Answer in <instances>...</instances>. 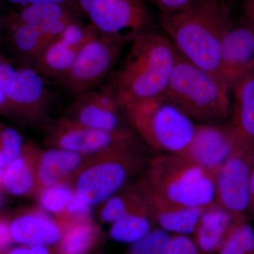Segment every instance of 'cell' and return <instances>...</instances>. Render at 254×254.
I'll use <instances>...</instances> for the list:
<instances>
[{
	"mask_svg": "<svg viewBox=\"0 0 254 254\" xmlns=\"http://www.w3.org/2000/svg\"><path fill=\"white\" fill-rule=\"evenodd\" d=\"M142 175V188L177 204L204 208L216 201L215 177L182 155L159 153Z\"/></svg>",
	"mask_w": 254,
	"mask_h": 254,
	"instance_id": "277c9868",
	"label": "cell"
},
{
	"mask_svg": "<svg viewBox=\"0 0 254 254\" xmlns=\"http://www.w3.org/2000/svg\"><path fill=\"white\" fill-rule=\"evenodd\" d=\"M5 254H50L46 247L43 246H26L18 247L6 252Z\"/></svg>",
	"mask_w": 254,
	"mask_h": 254,
	"instance_id": "836d02e7",
	"label": "cell"
},
{
	"mask_svg": "<svg viewBox=\"0 0 254 254\" xmlns=\"http://www.w3.org/2000/svg\"><path fill=\"white\" fill-rule=\"evenodd\" d=\"M250 190L251 195L250 209H254V165L252 169V172H251Z\"/></svg>",
	"mask_w": 254,
	"mask_h": 254,
	"instance_id": "74e56055",
	"label": "cell"
},
{
	"mask_svg": "<svg viewBox=\"0 0 254 254\" xmlns=\"http://www.w3.org/2000/svg\"><path fill=\"white\" fill-rule=\"evenodd\" d=\"M2 174L3 170L0 168V187H2V185H1V182H2Z\"/></svg>",
	"mask_w": 254,
	"mask_h": 254,
	"instance_id": "ab89813d",
	"label": "cell"
},
{
	"mask_svg": "<svg viewBox=\"0 0 254 254\" xmlns=\"http://www.w3.org/2000/svg\"><path fill=\"white\" fill-rule=\"evenodd\" d=\"M153 223L154 219L145 198L142 204L112 223L110 236L118 242L133 244L154 229Z\"/></svg>",
	"mask_w": 254,
	"mask_h": 254,
	"instance_id": "cb8c5ba5",
	"label": "cell"
},
{
	"mask_svg": "<svg viewBox=\"0 0 254 254\" xmlns=\"http://www.w3.org/2000/svg\"><path fill=\"white\" fill-rule=\"evenodd\" d=\"M229 89L219 75L179 54L165 95L193 121L218 123L230 114Z\"/></svg>",
	"mask_w": 254,
	"mask_h": 254,
	"instance_id": "5b68a950",
	"label": "cell"
},
{
	"mask_svg": "<svg viewBox=\"0 0 254 254\" xmlns=\"http://www.w3.org/2000/svg\"><path fill=\"white\" fill-rule=\"evenodd\" d=\"M88 157L60 148H41L37 165L38 193L47 187L69 183Z\"/></svg>",
	"mask_w": 254,
	"mask_h": 254,
	"instance_id": "2e32d148",
	"label": "cell"
},
{
	"mask_svg": "<svg viewBox=\"0 0 254 254\" xmlns=\"http://www.w3.org/2000/svg\"><path fill=\"white\" fill-rule=\"evenodd\" d=\"M4 1L9 4L18 5L24 7L30 5L48 4V3L66 5L70 0H4Z\"/></svg>",
	"mask_w": 254,
	"mask_h": 254,
	"instance_id": "e575fe53",
	"label": "cell"
},
{
	"mask_svg": "<svg viewBox=\"0 0 254 254\" xmlns=\"http://www.w3.org/2000/svg\"><path fill=\"white\" fill-rule=\"evenodd\" d=\"M11 16L21 22L41 28L50 42L75 21L66 5L55 3L24 6Z\"/></svg>",
	"mask_w": 254,
	"mask_h": 254,
	"instance_id": "ffe728a7",
	"label": "cell"
},
{
	"mask_svg": "<svg viewBox=\"0 0 254 254\" xmlns=\"http://www.w3.org/2000/svg\"><path fill=\"white\" fill-rule=\"evenodd\" d=\"M3 27H4V21H3L1 17H0V41H1V31H2Z\"/></svg>",
	"mask_w": 254,
	"mask_h": 254,
	"instance_id": "f35d334b",
	"label": "cell"
},
{
	"mask_svg": "<svg viewBox=\"0 0 254 254\" xmlns=\"http://www.w3.org/2000/svg\"><path fill=\"white\" fill-rule=\"evenodd\" d=\"M13 241L25 246L58 243L63 237L64 224L41 208H31L18 213L10 222Z\"/></svg>",
	"mask_w": 254,
	"mask_h": 254,
	"instance_id": "9a60e30c",
	"label": "cell"
},
{
	"mask_svg": "<svg viewBox=\"0 0 254 254\" xmlns=\"http://www.w3.org/2000/svg\"><path fill=\"white\" fill-rule=\"evenodd\" d=\"M78 51L56 37L43 50L33 68L43 77L60 79L73 64Z\"/></svg>",
	"mask_w": 254,
	"mask_h": 254,
	"instance_id": "603a6c76",
	"label": "cell"
},
{
	"mask_svg": "<svg viewBox=\"0 0 254 254\" xmlns=\"http://www.w3.org/2000/svg\"><path fill=\"white\" fill-rule=\"evenodd\" d=\"M219 73L230 88L254 74V31L247 25L227 26L222 38Z\"/></svg>",
	"mask_w": 254,
	"mask_h": 254,
	"instance_id": "5bb4252c",
	"label": "cell"
},
{
	"mask_svg": "<svg viewBox=\"0 0 254 254\" xmlns=\"http://www.w3.org/2000/svg\"><path fill=\"white\" fill-rule=\"evenodd\" d=\"M245 11L247 26L254 31V0H245Z\"/></svg>",
	"mask_w": 254,
	"mask_h": 254,
	"instance_id": "d590c367",
	"label": "cell"
},
{
	"mask_svg": "<svg viewBox=\"0 0 254 254\" xmlns=\"http://www.w3.org/2000/svg\"><path fill=\"white\" fill-rule=\"evenodd\" d=\"M254 148L242 141L215 177L216 202L238 218L250 209Z\"/></svg>",
	"mask_w": 254,
	"mask_h": 254,
	"instance_id": "8fae6325",
	"label": "cell"
},
{
	"mask_svg": "<svg viewBox=\"0 0 254 254\" xmlns=\"http://www.w3.org/2000/svg\"><path fill=\"white\" fill-rule=\"evenodd\" d=\"M100 228L91 217L64 225L59 254H87L98 242Z\"/></svg>",
	"mask_w": 254,
	"mask_h": 254,
	"instance_id": "d4e9b609",
	"label": "cell"
},
{
	"mask_svg": "<svg viewBox=\"0 0 254 254\" xmlns=\"http://www.w3.org/2000/svg\"><path fill=\"white\" fill-rule=\"evenodd\" d=\"M11 42L21 56L34 66L37 60L50 43L41 28L18 21L11 15L6 21Z\"/></svg>",
	"mask_w": 254,
	"mask_h": 254,
	"instance_id": "7402d4cb",
	"label": "cell"
},
{
	"mask_svg": "<svg viewBox=\"0 0 254 254\" xmlns=\"http://www.w3.org/2000/svg\"><path fill=\"white\" fill-rule=\"evenodd\" d=\"M74 194L69 183L59 184L40 190L35 198L40 208L55 217L60 216Z\"/></svg>",
	"mask_w": 254,
	"mask_h": 254,
	"instance_id": "83f0119b",
	"label": "cell"
},
{
	"mask_svg": "<svg viewBox=\"0 0 254 254\" xmlns=\"http://www.w3.org/2000/svg\"><path fill=\"white\" fill-rule=\"evenodd\" d=\"M254 252V230L249 224L235 218L226 238L220 247V254H251Z\"/></svg>",
	"mask_w": 254,
	"mask_h": 254,
	"instance_id": "4316f807",
	"label": "cell"
},
{
	"mask_svg": "<svg viewBox=\"0 0 254 254\" xmlns=\"http://www.w3.org/2000/svg\"><path fill=\"white\" fill-rule=\"evenodd\" d=\"M242 141L232 127H222L218 123L199 124L182 156L215 177Z\"/></svg>",
	"mask_w": 254,
	"mask_h": 254,
	"instance_id": "7c38bea8",
	"label": "cell"
},
{
	"mask_svg": "<svg viewBox=\"0 0 254 254\" xmlns=\"http://www.w3.org/2000/svg\"><path fill=\"white\" fill-rule=\"evenodd\" d=\"M43 78L34 68L16 67L0 54V88L11 115L28 123H43L46 118L50 95Z\"/></svg>",
	"mask_w": 254,
	"mask_h": 254,
	"instance_id": "52a82bcc",
	"label": "cell"
},
{
	"mask_svg": "<svg viewBox=\"0 0 254 254\" xmlns=\"http://www.w3.org/2000/svg\"><path fill=\"white\" fill-rule=\"evenodd\" d=\"M24 144L22 136L16 129L0 127V168L4 170L17 158Z\"/></svg>",
	"mask_w": 254,
	"mask_h": 254,
	"instance_id": "f1b7e54d",
	"label": "cell"
},
{
	"mask_svg": "<svg viewBox=\"0 0 254 254\" xmlns=\"http://www.w3.org/2000/svg\"><path fill=\"white\" fill-rule=\"evenodd\" d=\"M91 205L82 199L74 191L63 213L57 217L64 224L70 223L91 217Z\"/></svg>",
	"mask_w": 254,
	"mask_h": 254,
	"instance_id": "4dcf8cb0",
	"label": "cell"
},
{
	"mask_svg": "<svg viewBox=\"0 0 254 254\" xmlns=\"http://www.w3.org/2000/svg\"><path fill=\"white\" fill-rule=\"evenodd\" d=\"M130 127L160 153L184 155L196 125L165 95L123 105Z\"/></svg>",
	"mask_w": 254,
	"mask_h": 254,
	"instance_id": "8992f818",
	"label": "cell"
},
{
	"mask_svg": "<svg viewBox=\"0 0 254 254\" xmlns=\"http://www.w3.org/2000/svg\"><path fill=\"white\" fill-rule=\"evenodd\" d=\"M101 34L124 45L144 33L149 14L143 0H78Z\"/></svg>",
	"mask_w": 254,
	"mask_h": 254,
	"instance_id": "9c48e42d",
	"label": "cell"
},
{
	"mask_svg": "<svg viewBox=\"0 0 254 254\" xmlns=\"http://www.w3.org/2000/svg\"><path fill=\"white\" fill-rule=\"evenodd\" d=\"M235 218L216 201L203 208L194 231L198 249L211 253L220 248Z\"/></svg>",
	"mask_w": 254,
	"mask_h": 254,
	"instance_id": "d6986e66",
	"label": "cell"
},
{
	"mask_svg": "<svg viewBox=\"0 0 254 254\" xmlns=\"http://www.w3.org/2000/svg\"><path fill=\"white\" fill-rule=\"evenodd\" d=\"M159 228L175 235L194 232L203 208H190L177 204L142 188L138 184Z\"/></svg>",
	"mask_w": 254,
	"mask_h": 254,
	"instance_id": "e0dca14e",
	"label": "cell"
},
{
	"mask_svg": "<svg viewBox=\"0 0 254 254\" xmlns=\"http://www.w3.org/2000/svg\"><path fill=\"white\" fill-rule=\"evenodd\" d=\"M150 159L137 138L88 156L69 184L86 203L101 204L143 174Z\"/></svg>",
	"mask_w": 254,
	"mask_h": 254,
	"instance_id": "3957f363",
	"label": "cell"
},
{
	"mask_svg": "<svg viewBox=\"0 0 254 254\" xmlns=\"http://www.w3.org/2000/svg\"><path fill=\"white\" fill-rule=\"evenodd\" d=\"M196 243L186 235H175L169 242L168 254H198Z\"/></svg>",
	"mask_w": 254,
	"mask_h": 254,
	"instance_id": "1f68e13d",
	"label": "cell"
},
{
	"mask_svg": "<svg viewBox=\"0 0 254 254\" xmlns=\"http://www.w3.org/2000/svg\"><path fill=\"white\" fill-rule=\"evenodd\" d=\"M13 242L10 222L0 217V254H5Z\"/></svg>",
	"mask_w": 254,
	"mask_h": 254,
	"instance_id": "d6a6232c",
	"label": "cell"
},
{
	"mask_svg": "<svg viewBox=\"0 0 254 254\" xmlns=\"http://www.w3.org/2000/svg\"><path fill=\"white\" fill-rule=\"evenodd\" d=\"M40 149L33 142L25 143L21 154L3 170L1 185L6 191L17 196H36Z\"/></svg>",
	"mask_w": 254,
	"mask_h": 254,
	"instance_id": "ac0fdd59",
	"label": "cell"
},
{
	"mask_svg": "<svg viewBox=\"0 0 254 254\" xmlns=\"http://www.w3.org/2000/svg\"><path fill=\"white\" fill-rule=\"evenodd\" d=\"M234 124L239 136L254 148V74L234 86Z\"/></svg>",
	"mask_w": 254,
	"mask_h": 254,
	"instance_id": "44dd1931",
	"label": "cell"
},
{
	"mask_svg": "<svg viewBox=\"0 0 254 254\" xmlns=\"http://www.w3.org/2000/svg\"><path fill=\"white\" fill-rule=\"evenodd\" d=\"M0 114L2 115H11L9 103L5 96L4 92L0 88Z\"/></svg>",
	"mask_w": 254,
	"mask_h": 254,
	"instance_id": "8d00e7d4",
	"label": "cell"
},
{
	"mask_svg": "<svg viewBox=\"0 0 254 254\" xmlns=\"http://www.w3.org/2000/svg\"><path fill=\"white\" fill-rule=\"evenodd\" d=\"M123 46L90 25L86 41L78 50L73 64L58 82L76 95L91 91L109 72Z\"/></svg>",
	"mask_w": 254,
	"mask_h": 254,
	"instance_id": "ba28073f",
	"label": "cell"
},
{
	"mask_svg": "<svg viewBox=\"0 0 254 254\" xmlns=\"http://www.w3.org/2000/svg\"><path fill=\"white\" fill-rule=\"evenodd\" d=\"M124 116L125 109L113 90H91L77 95L65 118L95 129L115 131L129 127L125 125Z\"/></svg>",
	"mask_w": 254,
	"mask_h": 254,
	"instance_id": "4fadbf2b",
	"label": "cell"
},
{
	"mask_svg": "<svg viewBox=\"0 0 254 254\" xmlns=\"http://www.w3.org/2000/svg\"><path fill=\"white\" fill-rule=\"evenodd\" d=\"M161 24L182 58L220 76L222 38L229 23L218 0H196L185 9L163 14Z\"/></svg>",
	"mask_w": 254,
	"mask_h": 254,
	"instance_id": "6da1fadb",
	"label": "cell"
},
{
	"mask_svg": "<svg viewBox=\"0 0 254 254\" xmlns=\"http://www.w3.org/2000/svg\"><path fill=\"white\" fill-rule=\"evenodd\" d=\"M113 91L122 105L165 94L179 53L166 36L145 31L131 42Z\"/></svg>",
	"mask_w": 254,
	"mask_h": 254,
	"instance_id": "7a4b0ae2",
	"label": "cell"
},
{
	"mask_svg": "<svg viewBox=\"0 0 254 254\" xmlns=\"http://www.w3.org/2000/svg\"><path fill=\"white\" fill-rule=\"evenodd\" d=\"M145 197L138 182L115 193L101 203L99 218L101 221L113 223L142 204Z\"/></svg>",
	"mask_w": 254,
	"mask_h": 254,
	"instance_id": "484cf974",
	"label": "cell"
},
{
	"mask_svg": "<svg viewBox=\"0 0 254 254\" xmlns=\"http://www.w3.org/2000/svg\"><path fill=\"white\" fill-rule=\"evenodd\" d=\"M45 141L49 148H60L91 156L138 138L131 127L105 131L83 126L64 118L48 122Z\"/></svg>",
	"mask_w": 254,
	"mask_h": 254,
	"instance_id": "30bf717a",
	"label": "cell"
},
{
	"mask_svg": "<svg viewBox=\"0 0 254 254\" xmlns=\"http://www.w3.org/2000/svg\"><path fill=\"white\" fill-rule=\"evenodd\" d=\"M170 238L168 232L160 228L153 229L133 244L130 254H168Z\"/></svg>",
	"mask_w": 254,
	"mask_h": 254,
	"instance_id": "f546056e",
	"label": "cell"
}]
</instances>
